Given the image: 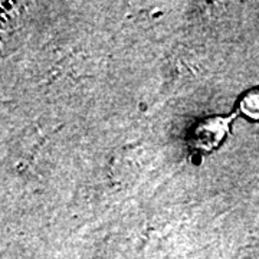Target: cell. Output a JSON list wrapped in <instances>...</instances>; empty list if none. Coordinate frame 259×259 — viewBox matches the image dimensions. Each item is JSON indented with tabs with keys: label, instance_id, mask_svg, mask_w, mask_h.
<instances>
[{
	"label": "cell",
	"instance_id": "6da1fadb",
	"mask_svg": "<svg viewBox=\"0 0 259 259\" xmlns=\"http://www.w3.org/2000/svg\"><path fill=\"white\" fill-rule=\"evenodd\" d=\"M238 114H214L197 120L189 130V146L203 154H210L222 147L231 134L232 122Z\"/></svg>",
	"mask_w": 259,
	"mask_h": 259
},
{
	"label": "cell",
	"instance_id": "7a4b0ae2",
	"mask_svg": "<svg viewBox=\"0 0 259 259\" xmlns=\"http://www.w3.org/2000/svg\"><path fill=\"white\" fill-rule=\"evenodd\" d=\"M236 114L245 117L252 122L259 121V87L246 90L238 98L236 102Z\"/></svg>",
	"mask_w": 259,
	"mask_h": 259
}]
</instances>
